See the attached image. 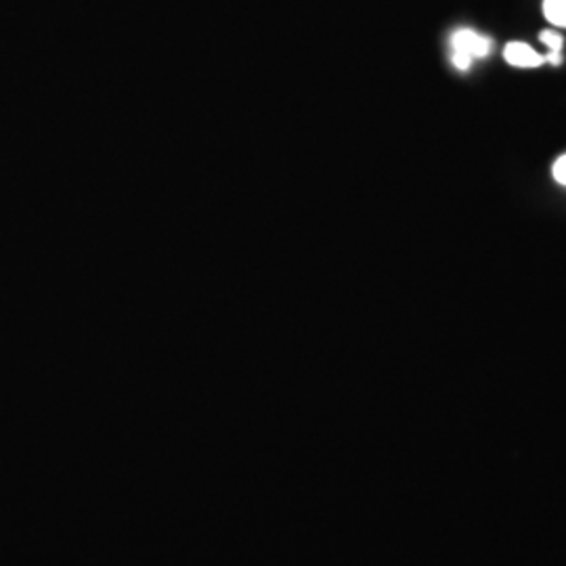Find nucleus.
<instances>
[{
    "instance_id": "nucleus-1",
    "label": "nucleus",
    "mask_w": 566,
    "mask_h": 566,
    "mask_svg": "<svg viewBox=\"0 0 566 566\" xmlns=\"http://www.w3.org/2000/svg\"><path fill=\"white\" fill-rule=\"evenodd\" d=\"M451 49H453L451 63L458 70L465 72L472 65V61L481 60V57L489 55L491 41L485 39V36H481V34H476L474 30L462 28V30L451 34Z\"/></svg>"
},
{
    "instance_id": "nucleus-2",
    "label": "nucleus",
    "mask_w": 566,
    "mask_h": 566,
    "mask_svg": "<svg viewBox=\"0 0 566 566\" xmlns=\"http://www.w3.org/2000/svg\"><path fill=\"white\" fill-rule=\"evenodd\" d=\"M504 57L510 65L516 67H539L542 63H546V57L533 51L525 42H510L504 51Z\"/></svg>"
},
{
    "instance_id": "nucleus-3",
    "label": "nucleus",
    "mask_w": 566,
    "mask_h": 566,
    "mask_svg": "<svg viewBox=\"0 0 566 566\" xmlns=\"http://www.w3.org/2000/svg\"><path fill=\"white\" fill-rule=\"evenodd\" d=\"M544 13L549 23L566 28V0H544Z\"/></svg>"
},
{
    "instance_id": "nucleus-4",
    "label": "nucleus",
    "mask_w": 566,
    "mask_h": 566,
    "mask_svg": "<svg viewBox=\"0 0 566 566\" xmlns=\"http://www.w3.org/2000/svg\"><path fill=\"white\" fill-rule=\"evenodd\" d=\"M539 39H542V42L546 44L549 51H554V53H560V51H563V36H560V34L546 30V32L539 34Z\"/></svg>"
},
{
    "instance_id": "nucleus-5",
    "label": "nucleus",
    "mask_w": 566,
    "mask_h": 566,
    "mask_svg": "<svg viewBox=\"0 0 566 566\" xmlns=\"http://www.w3.org/2000/svg\"><path fill=\"white\" fill-rule=\"evenodd\" d=\"M554 179L560 185H566V156L558 158L554 164Z\"/></svg>"
},
{
    "instance_id": "nucleus-6",
    "label": "nucleus",
    "mask_w": 566,
    "mask_h": 566,
    "mask_svg": "<svg viewBox=\"0 0 566 566\" xmlns=\"http://www.w3.org/2000/svg\"><path fill=\"white\" fill-rule=\"evenodd\" d=\"M547 63H552V65H560L563 63V55L560 53H554V51H549L546 55Z\"/></svg>"
}]
</instances>
